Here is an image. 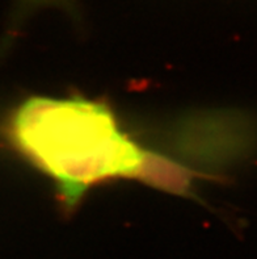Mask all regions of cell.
I'll list each match as a JSON object with an SVG mask.
<instances>
[{
    "label": "cell",
    "mask_w": 257,
    "mask_h": 259,
    "mask_svg": "<svg viewBox=\"0 0 257 259\" xmlns=\"http://www.w3.org/2000/svg\"><path fill=\"white\" fill-rule=\"evenodd\" d=\"M162 150L203 178L221 181L228 168L257 151V121L236 111L184 113L160 132Z\"/></svg>",
    "instance_id": "cell-2"
},
{
    "label": "cell",
    "mask_w": 257,
    "mask_h": 259,
    "mask_svg": "<svg viewBox=\"0 0 257 259\" xmlns=\"http://www.w3.org/2000/svg\"><path fill=\"white\" fill-rule=\"evenodd\" d=\"M0 140L52 181L65 212L113 181L152 187L162 158L127 132L107 100L79 94L21 99L0 118Z\"/></svg>",
    "instance_id": "cell-1"
},
{
    "label": "cell",
    "mask_w": 257,
    "mask_h": 259,
    "mask_svg": "<svg viewBox=\"0 0 257 259\" xmlns=\"http://www.w3.org/2000/svg\"><path fill=\"white\" fill-rule=\"evenodd\" d=\"M46 8L61 10L67 13L76 24L82 21L79 0H12V11L8 20L6 34L0 39V57L4 56L13 45L20 28L32 15Z\"/></svg>",
    "instance_id": "cell-3"
}]
</instances>
